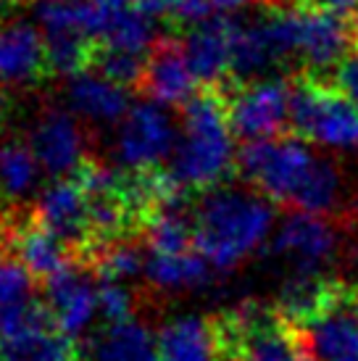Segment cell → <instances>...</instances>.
I'll use <instances>...</instances> for the list:
<instances>
[{
  "label": "cell",
  "instance_id": "1",
  "mask_svg": "<svg viewBox=\"0 0 358 361\" xmlns=\"http://www.w3.org/2000/svg\"><path fill=\"white\" fill-rule=\"evenodd\" d=\"M274 224V203L253 188L219 185L192 209L195 251L216 271H235L264 248Z\"/></svg>",
  "mask_w": 358,
  "mask_h": 361
},
{
  "label": "cell",
  "instance_id": "2",
  "mask_svg": "<svg viewBox=\"0 0 358 361\" xmlns=\"http://www.w3.org/2000/svg\"><path fill=\"white\" fill-rule=\"evenodd\" d=\"M179 127L177 148L169 161V171L179 185L192 195L224 185L237 164L224 90L203 85L179 109Z\"/></svg>",
  "mask_w": 358,
  "mask_h": 361
},
{
  "label": "cell",
  "instance_id": "3",
  "mask_svg": "<svg viewBox=\"0 0 358 361\" xmlns=\"http://www.w3.org/2000/svg\"><path fill=\"white\" fill-rule=\"evenodd\" d=\"M290 135L327 151L358 145V109L327 80L290 71Z\"/></svg>",
  "mask_w": 358,
  "mask_h": 361
},
{
  "label": "cell",
  "instance_id": "4",
  "mask_svg": "<svg viewBox=\"0 0 358 361\" xmlns=\"http://www.w3.org/2000/svg\"><path fill=\"white\" fill-rule=\"evenodd\" d=\"M216 317L229 361H311L298 332L268 303L242 301Z\"/></svg>",
  "mask_w": 358,
  "mask_h": 361
},
{
  "label": "cell",
  "instance_id": "5",
  "mask_svg": "<svg viewBox=\"0 0 358 361\" xmlns=\"http://www.w3.org/2000/svg\"><path fill=\"white\" fill-rule=\"evenodd\" d=\"M232 130L242 142L290 135V74L221 85Z\"/></svg>",
  "mask_w": 358,
  "mask_h": 361
},
{
  "label": "cell",
  "instance_id": "6",
  "mask_svg": "<svg viewBox=\"0 0 358 361\" xmlns=\"http://www.w3.org/2000/svg\"><path fill=\"white\" fill-rule=\"evenodd\" d=\"M358 51L356 16L292 8V53L298 71L329 77L350 53Z\"/></svg>",
  "mask_w": 358,
  "mask_h": 361
},
{
  "label": "cell",
  "instance_id": "7",
  "mask_svg": "<svg viewBox=\"0 0 358 361\" xmlns=\"http://www.w3.org/2000/svg\"><path fill=\"white\" fill-rule=\"evenodd\" d=\"M177 137V127L166 109L156 101L137 103L116 127L113 156L127 171L163 169V164L174 156Z\"/></svg>",
  "mask_w": 358,
  "mask_h": 361
},
{
  "label": "cell",
  "instance_id": "8",
  "mask_svg": "<svg viewBox=\"0 0 358 361\" xmlns=\"http://www.w3.org/2000/svg\"><path fill=\"white\" fill-rule=\"evenodd\" d=\"M345 248L348 238L338 221L300 211H290L271 243V253L292 271H329Z\"/></svg>",
  "mask_w": 358,
  "mask_h": 361
},
{
  "label": "cell",
  "instance_id": "9",
  "mask_svg": "<svg viewBox=\"0 0 358 361\" xmlns=\"http://www.w3.org/2000/svg\"><path fill=\"white\" fill-rule=\"evenodd\" d=\"M27 142L40 169L56 180L71 177L90 159V135L85 124L69 106H58V103L40 106L30 127Z\"/></svg>",
  "mask_w": 358,
  "mask_h": 361
},
{
  "label": "cell",
  "instance_id": "10",
  "mask_svg": "<svg viewBox=\"0 0 358 361\" xmlns=\"http://www.w3.org/2000/svg\"><path fill=\"white\" fill-rule=\"evenodd\" d=\"M292 330L311 361H358V282L342 280L327 306Z\"/></svg>",
  "mask_w": 358,
  "mask_h": 361
},
{
  "label": "cell",
  "instance_id": "11",
  "mask_svg": "<svg viewBox=\"0 0 358 361\" xmlns=\"http://www.w3.org/2000/svg\"><path fill=\"white\" fill-rule=\"evenodd\" d=\"M35 216L45 230L53 232L61 243H66L77 256V264L85 267L92 248L90 203L82 182L74 174L56 180L42 190L40 201L35 203Z\"/></svg>",
  "mask_w": 358,
  "mask_h": 361
},
{
  "label": "cell",
  "instance_id": "12",
  "mask_svg": "<svg viewBox=\"0 0 358 361\" xmlns=\"http://www.w3.org/2000/svg\"><path fill=\"white\" fill-rule=\"evenodd\" d=\"M6 253L19 259L42 282H48L50 277L71 267H80L69 245L61 243L50 230H45L40 219L35 216V209H27V206H11Z\"/></svg>",
  "mask_w": 358,
  "mask_h": 361
},
{
  "label": "cell",
  "instance_id": "13",
  "mask_svg": "<svg viewBox=\"0 0 358 361\" xmlns=\"http://www.w3.org/2000/svg\"><path fill=\"white\" fill-rule=\"evenodd\" d=\"M53 77L42 30L30 21L8 19L0 24V87L27 90Z\"/></svg>",
  "mask_w": 358,
  "mask_h": 361
},
{
  "label": "cell",
  "instance_id": "14",
  "mask_svg": "<svg viewBox=\"0 0 358 361\" xmlns=\"http://www.w3.org/2000/svg\"><path fill=\"white\" fill-rule=\"evenodd\" d=\"M45 303L58 330L77 338L87 330L100 309L98 280L85 267H71L45 282Z\"/></svg>",
  "mask_w": 358,
  "mask_h": 361
},
{
  "label": "cell",
  "instance_id": "15",
  "mask_svg": "<svg viewBox=\"0 0 358 361\" xmlns=\"http://www.w3.org/2000/svg\"><path fill=\"white\" fill-rule=\"evenodd\" d=\"M163 361H229L219 317H177L159 330Z\"/></svg>",
  "mask_w": 358,
  "mask_h": 361
},
{
  "label": "cell",
  "instance_id": "16",
  "mask_svg": "<svg viewBox=\"0 0 358 361\" xmlns=\"http://www.w3.org/2000/svg\"><path fill=\"white\" fill-rule=\"evenodd\" d=\"M198 77L190 69V61L185 56V45L174 37H161L148 56V69L140 90L150 101L171 109H182L195 95Z\"/></svg>",
  "mask_w": 358,
  "mask_h": 361
},
{
  "label": "cell",
  "instance_id": "17",
  "mask_svg": "<svg viewBox=\"0 0 358 361\" xmlns=\"http://www.w3.org/2000/svg\"><path fill=\"white\" fill-rule=\"evenodd\" d=\"M185 56L200 85L221 87L232 82V48H235V21L209 19L185 35Z\"/></svg>",
  "mask_w": 358,
  "mask_h": 361
},
{
  "label": "cell",
  "instance_id": "18",
  "mask_svg": "<svg viewBox=\"0 0 358 361\" xmlns=\"http://www.w3.org/2000/svg\"><path fill=\"white\" fill-rule=\"evenodd\" d=\"M66 106L90 124H116L130 114V90L98 71H80L66 77Z\"/></svg>",
  "mask_w": 358,
  "mask_h": 361
},
{
  "label": "cell",
  "instance_id": "19",
  "mask_svg": "<svg viewBox=\"0 0 358 361\" xmlns=\"http://www.w3.org/2000/svg\"><path fill=\"white\" fill-rule=\"evenodd\" d=\"M0 361H85L77 338L58 330L53 314L0 338Z\"/></svg>",
  "mask_w": 358,
  "mask_h": 361
},
{
  "label": "cell",
  "instance_id": "20",
  "mask_svg": "<svg viewBox=\"0 0 358 361\" xmlns=\"http://www.w3.org/2000/svg\"><path fill=\"white\" fill-rule=\"evenodd\" d=\"M340 282L342 277L332 271H292L279 288L274 309L282 314V319L290 327H300L327 306Z\"/></svg>",
  "mask_w": 358,
  "mask_h": 361
},
{
  "label": "cell",
  "instance_id": "21",
  "mask_svg": "<svg viewBox=\"0 0 358 361\" xmlns=\"http://www.w3.org/2000/svg\"><path fill=\"white\" fill-rule=\"evenodd\" d=\"M219 271L198 251L185 253H148L145 280L153 293H190L209 288Z\"/></svg>",
  "mask_w": 358,
  "mask_h": 361
},
{
  "label": "cell",
  "instance_id": "22",
  "mask_svg": "<svg viewBox=\"0 0 358 361\" xmlns=\"http://www.w3.org/2000/svg\"><path fill=\"white\" fill-rule=\"evenodd\" d=\"M85 361H163L159 351V338H153L148 324L127 319L109 324L90 343Z\"/></svg>",
  "mask_w": 358,
  "mask_h": 361
},
{
  "label": "cell",
  "instance_id": "23",
  "mask_svg": "<svg viewBox=\"0 0 358 361\" xmlns=\"http://www.w3.org/2000/svg\"><path fill=\"white\" fill-rule=\"evenodd\" d=\"M40 180V164L32 153L30 142L6 140L0 142V195L16 206L27 198Z\"/></svg>",
  "mask_w": 358,
  "mask_h": 361
},
{
  "label": "cell",
  "instance_id": "24",
  "mask_svg": "<svg viewBox=\"0 0 358 361\" xmlns=\"http://www.w3.org/2000/svg\"><path fill=\"white\" fill-rule=\"evenodd\" d=\"M145 245L150 253H185L195 251L192 211H166L159 214L145 230Z\"/></svg>",
  "mask_w": 358,
  "mask_h": 361
},
{
  "label": "cell",
  "instance_id": "25",
  "mask_svg": "<svg viewBox=\"0 0 358 361\" xmlns=\"http://www.w3.org/2000/svg\"><path fill=\"white\" fill-rule=\"evenodd\" d=\"M90 69L109 77L127 90H140L142 80H145V69H148V56L145 53L121 51V48H109V45H95Z\"/></svg>",
  "mask_w": 358,
  "mask_h": 361
},
{
  "label": "cell",
  "instance_id": "26",
  "mask_svg": "<svg viewBox=\"0 0 358 361\" xmlns=\"http://www.w3.org/2000/svg\"><path fill=\"white\" fill-rule=\"evenodd\" d=\"M137 8L171 30H195L211 19V0H137Z\"/></svg>",
  "mask_w": 358,
  "mask_h": 361
},
{
  "label": "cell",
  "instance_id": "27",
  "mask_svg": "<svg viewBox=\"0 0 358 361\" xmlns=\"http://www.w3.org/2000/svg\"><path fill=\"white\" fill-rule=\"evenodd\" d=\"M37 277L19 259L0 253V309L37 298Z\"/></svg>",
  "mask_w": 358,
  "mask_h": 361
},
{
  "label": "cell",
  "instance_id": "28",
  "mask_svg": "<svg viewBox=\"0 0 358 361\" xmlns=\"http://www.w3.org/2000/svg\"><path fill=\"white\" fill-rule=\"evenodd\" d=\"M98 303L109 324L135 319V311L140 306V295H135L127 282L98 280Z\"/></svg>",
  "mask_w": 358,
  "mask_h": 361
},
{
  "label": "cell",
  "instance_id": "29",
  "mask_svg": "<svg viewBox=\"0 0 358 361\" xmlns=\"http://www.w3.org/2000/svg\"><path fill=\"white\" fill-rule=\"evenodd\" d=\"M327 80L358 109V51L350 53L348 59L342 61L338 69L329 74Z\"/></svg>",
  "mask_w": 358,
  "mask_h": 361
},
{
  "label": "cell",
  "instance_id": "30",
  "mask_svg": "<svg viewBox=\"0 0 358 361\" xmlns=\"http://www.w3.org/2000/svg\"><path fill=\"white\" fill-rule=\"evenodd\" d=\"M290 8L300 11H324V13H338V16H353L358 11V0H279Z\"/></svg>",
  "mask_w": 358,
  "mask_h": 361
},
{
  "label": "cell",
  "instance_id": "31",
  "mask_svg": "<svg viewBox=\"0 0 358 361\" xmlns=\"http://www.w3.org/2000/svg\"><path fill=\"white\" fill-rule=\"evenodd\" d=\"M253 3H279V0H211V6L214 8H221V11H237V8H245V6H253Z\"/></svg>",
  "mask_w": 358,
  "mask_h": 361
},
{
  "label": "cell",
  "instance_id": "32",
  "mask_svg": "<svg viewBox=\"0 0 358 361\" xmlns=\"http://www.w3.org/2000/svg\"><path fill=\"white\" fill-rule=\"evenodd\" d=\"M95 6L100 11H106V13H113V11H124L137 6V0H95Z\"/></svg>",
  "mask_w": 358,
  "mask_h": 361
},
{
  "label": "cell",
  "instance_id": "33",
  "mask_svg": "<svg viewBox=\"0 0 358 361\" xmlns=\"http://www.w3.org/2000/svg\"><path fill=\"white\" fill-rule=\"evenodd\" d=\"M8 98H6V92H3V87H0V132H3V127H6V121H8Z\"/></svg>",
  "mask_w": 358,
  "mask_h": 361
}]
</instances>
